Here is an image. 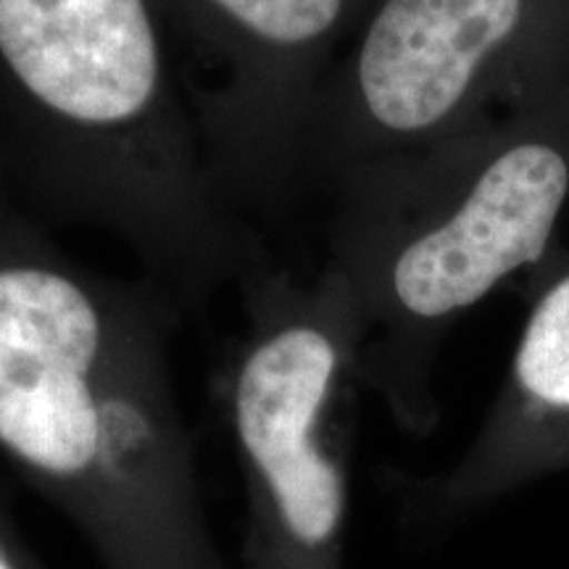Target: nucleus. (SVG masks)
<instances>
[{
	"label": "nucleus",
	"instance_id": "1",
	"mask_svg": "<svg viewBox=\"0 0 569 569\" xmlns=\"http://www.w3.org/2000/svg\"><path fill=\"white\" fill-rule=\"evenodd\" d=\"M169 296L0 206V451L106 569H230L177 396Z\"/></svg>",
	"mask_w": 569,
	"mask_h": 569
},
{
	"label": "nucleus",
	"instance_id": "2",
	"mask_svg": "<svg viewBox=\"0 0 569 569\" xmlns=\"http://www.w3.org/2000/svg\"><path fill=\"white\" fill-rule=\"evenodd\" d=\"M327 264L361 317L359 380L403 430L438 422L446 338L549 253L569 206V80L457 134L327 182Z\"/></svg>",
	"mask_w": 569,
	"mask_h": 569
},
{
	"label": "nucleus",
	"instance_id": "3",
	"mask_svg": "<svg viewBox=\"0 0 569 569\" xmlns=\"http://www.w3.org/2000/svg\"><path fill=\"white\" fill-rule=\"evenodd\" d=\"M240 288L246 325L222 415L243 486L246 569H346L359 306L327 261L309 280L259 261Z\"/></svg>",
	"mask_w": 569,
	"mask_h": 569
},
{
	"label": "nucleus",
	"instance_id": "4",
	"mask_svg": "<svg viewBox=\"0 0 569 569\" xmlns=\"http://www.w3.org/2000/svg\"><path fill=\"white\" fill-rule=\"evenodd\" d=\"M569 80V0H377L327 74L303 182L419 151Z\"/></svg>",
	"mask_w": 569,
	"mask_h": 569
},
{
	"label": "nucleus",
	"instance_id": "5",
	"mask_svg": "<svg viewBox=\"0 0 569 569\" xmlns=\"http://www.w3.org/2000/svg\"><path fill=\"white\" fill-rule=\"evenodd\" d=\"M217 80L193 106L234 211L280 206L303 182L311 111L361 0H169Z\"/></svg>",
	"mask_w": 569,
	"mask_h": 569
},
{
	"label": "nucleus",
	"instance_id": "6",
	"mask_svg": "<svg viewBox=\"0 0 569 569\" xmlns=\"http://www.w3.org/2000/svg\"><path fill=\"white\" fill-rule=\"evenodd\" d=\"M569 469V253L532 296L509 372L451 469L425 482V503L461 515Z\"/></svg>",
	"mask_w": 569,
	"mask_h": 569
},
{
	"label": "nucleus",
	"instance_id": "7",
	"mask_svg": "<svg viewBox=\"0 0 569 569\" xmlns=\"http://www.w3.org/2000/svg\"><path fill=\"white\" fill-rule=\"evenodd\" d=\"M3 182H6V174H3V167H0V206L6 203V196H3Z\"/></svg>",
	"mask_w": 569,
	"mask_h": 569
}]
</instances>
